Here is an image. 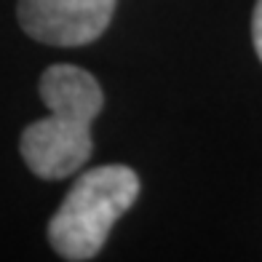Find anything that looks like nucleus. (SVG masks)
I'll return each instance as SVG.
<instances>
[{
  "mask_svg": "<svg viewBox=\"0 0 262 262\" xmlns=\"http://www.w3.org/2000/svg\"><path fill=\"white\" fill-rule=\"evenodd\" d=\"M40 99L49 115L21 131V158L40 180L73 177L91 158V123L102 113L99 80L83 67L54 64L40 75Z\"/></svg>",
  "mask_w": 262,
  "mask_h": 262,
  "instance_id": "1",
  "label": "nucleus"
},
{
  "mask_svg": "<svg viewBox=\"0 0 262 262\" xmlns=\"http://www.w3.org/2000/svg\"><path fill=\"white\" fill-rule=\"evenodd\" d=\"M139 195V177L123 163L94 166L83 171L49 222V241L70 262L102 252L113 225Z\"/></svg>",
  "mask_w": 262,
  "mask_h": 262,
  "instance_id": "2",
  "label": "nucleus"
},
{
  "mask_svg": "<svg viewBox=\"0 0 262 262\" xmlns=\"http://www.w3.org/2000/svg\"><path fill=\"white\" fill-rule=\"evenodd\" d=\"M118 0H19L16 16L30 38L49 46H86L104 35Z\"/></svg>",
  "mask_w": 262,
  "mask_h": 262,
  "instance_id": "3",
  "label": "nucleus"
},
{
  "mask_svg": "<svg viewBox=\"0 0 262 262\" xmlns=\"http://www.w3.org/2000/svg\"><path fill=\"white\" fill-rule=\"evenodd\" d=\"M252 38H254L257 56H259V62H262V0H257V6H254V16H252Z\"/></svg>",
  "mask_w": 262,
  "mask_h": 262,
  "instance_id": "4",
  "label": "nucleus"
}]
</instances>
